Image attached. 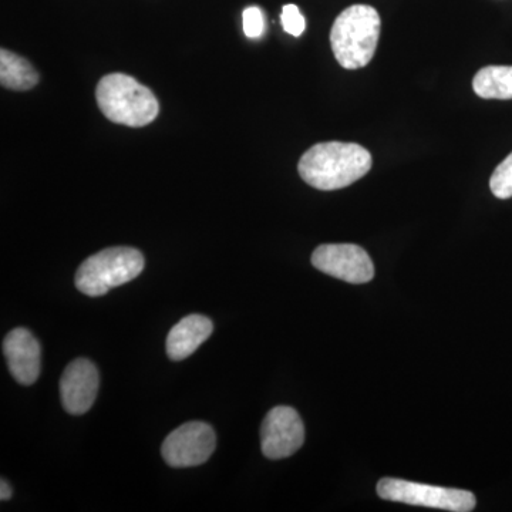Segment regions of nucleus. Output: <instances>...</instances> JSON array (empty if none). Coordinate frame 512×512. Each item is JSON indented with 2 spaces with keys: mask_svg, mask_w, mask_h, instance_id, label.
<instances>
[{
  "mask_svg": "<svg viewBox=\"0 0 512 512\" xmlns=\"http://www.w3.org/2000/svg\"><path fill=\"white\" fill-rule=\"evenodd\" d=\"M281 22L282 28H284L288 35L299 37L305 32V18H303L298 6L292 5V3L282 8Z\"/></svg>",
  "mask_w": 512,
  "mask_h": 512,
  "instance_id": "obj_15",
  "label": "nucleus"
},
{
  "mask_svg": "<svg viewBox=\"0 0 512 512\" xmlns=\"http://www.w3.org/2000/svg\"><path fill=\"white\" fill-rule=\"evenodd\" d=\"M10 497H12V488L5 480H2V483H0V500L8 501Z\"/></svg>",
  "mask_w": 512,
  "mask_h": 512,
  "instance_id": "obj_17",
  "label": "nucleus"
},
{
  "mask_svg": "<svg viewBox=\"0 0 512 512\" xmlns=\"http://www.w3.org/2000/svg\"><path fill=\"white\" fill-rule=\"evenodd\" d=\"M0 83L13 92H28L39 83L35 67L9 50H0Z\"/></svg>",
  "mask_w": 512,
  "mask_h": 512,
  "instance_id": "obj_12",
  "label": "nucleus"
},
{
  "mask_svg": "<svg viewBox=\"0 0 512 512\" xmlns=\"http://www.w3.org/2000/svg\"><path fill=\"white\" fill-rule=\"evenodd\" d=\"M217 447V437L210 424L191 421L174 430L164 440L163 458L175 468L195 467L204 464Z\"/></svg>",
  "mask_w": 512,
  "mask_h": 512,
  "instance_id": "obj_6",
  "label": "nucleus"
},
{
  "mask_svg": "<svg viewBox=\"0 0 512 512\" xmlns=\"http://www.w3.org/2000/svg\"><path fill=\"white\" fill-rule=\"evenodd\" d=\"M144 269V256L136 248H107L87 258L76 274V286L84 295H106L133 281Z\"/></svg>",
  "mask_w": 512,
  "mask_h": 512,
  "instance_id": "obj_4",
  "label": "nucleus"
},
{
  "mask_svg": "<svg viewBox=\"0 0 512 512\" xmlns=\"http://www.w3.org/2000/svg\"><path fill=\"white\" fill-rule=\"evenodd\" d=\"M305 443V427L292 407L278 406L266 414L261 427V447L271 460L291 457Z\"/></svg>",
  "mask_w": 512,
  "mask_h": 512,
  "instance_id": "obj_8",
  "label": "nucleus"
},
{
  "mask_svg": "<svg viewBox=\"0 0 512 512\" xmlns=\"http://www.w3.org/2000/svg\"><path fill=\"white\" fill-rule=\"evenodd\" d=\"M99 392V372L89 359L73 360L60 379V397L64 410L80 416L92 409Z\"/></svg>",
  "mask_w": 512,
  "mask_h": 512,
  "instance_id": "obj_9",
  "label": "nucleus"
},
{
  "mask_svg": "<svg viewBox=\"0 0 512 512\" xmlns=\"http://www.w3.org/2000/svg\"><path fill=\"white\" fill-rule=\"evenodd\" d=\"M96 100L104 116L127 127H144L160 113L157 97L144 84L123 73H111L97 84Z\"/></svg>",
  "mask_w": 512,
  "mask_h": 512,
  "instance_id": "obj_3",
  "label": "nucleus"
},
{
  "mask_svg": "<svg viewBox=\"0 0 512 512\" xmlns=\"http://www.w3.org/2000/svg\"><path fill=\"white\" fill-rule=\"evenodd\" d=\"M242 20H244V33L249 39H258L264 35L265 19L261 9L249 6L244 10Z\"/></svg>",
  "mask_w": 512,
  "mask_h": 512,
  "instance_id": "obj_16",
  "label": "nucleus"
},
{
  "mask_svg": "<svg viewBox=\"0 0 512 512\" xmlns=\"http://www.w3.org/2000/svg\"><path fill=\"white\" fill-rule=\"evenodd\" d=\"M214 325L207 316L190 315L181 319L168 333L167 353L171 360L190 357L210 338Z\"/></svg>",
  "mask_w": 512,
  "mask_h": 512,
  "instance_id": "obj_11",
  "label": "nucleus"
},
{
  "mask_svg": "<svg viewBox=\"0 0 512 512\" xmlns=\"http://www.w3.org/2000/svg\"><path fill=\"white\" fill-rule=\"evenodd\" d=\"M372 154L356 143L329 141L309 148L298 164L306 184L320 191H335L355 184L369 173Z\"/></svg>",
  "mask_w": 512,
  "mask_h": 512,
  "instance_id": "obj_1",
  "label": "nucleus"
},
{
  "mask_svg": "<svg viewBox=\"0 0 512 512\" xmlns=\"http://www.w3.org/2000/svg\"><path fill=\"white\" fill-rule=\"evenodd\" d=\"M473 89L487 100H512V66H487L476 74Z\"/></svg>",
  "mask_w": 512,
  "mask_h": 512,
  "instance_id": "obj_13",
  "label": "nucleus"
},
{
  "mask_svg": "<svg viewBox=\"0 0 512 512\" xmlns=\"http://www.w3.org/2000/svg\"><path fill=\"white\" fill-rule=\"evenodd\" d=\"M382 20L375 8L353 5L343 10L330 30L333 55L343 69L366 67L375 57Z\"/></svg>",
  "mask_w": 512,
  "mask_h": 512,
  "instance_id": "obj_2",
  "label": "nucleus"
},
{
  "mask_svg": "<svg viewBox=\"0 0 512 512\" xmlns=\"http://www.w3.org/2000/svg\"><path fill=\"white\" fill-rule=\"evenodd\" d=\"M3 353L10 373L23 386H30L40 375V345L28 329L18 328L3 340Z\"/></svg>",
  "mask_w": 512,
  "mask_h": 512,
  "instance_id": "obj_10",
  "label": "nucleus"
},
{
  "mask_svg": "<svg viewBox=\"0 0 512 512\" xmlns=\"http://www.w3.org/2000/svg\"><path fill=\"white\" fill-rule=\"evenodd\" d=\"M491 192L500 200L512 197V153L495 168L490 180Z\"/></svg>",
  "mask_w": 512,
  "mask_h": 512,
  "instance_id": "obj_14",
  "label": "nucleus"
},
{
  "mask_svg": "<svg viewBox=\"0 0 512 512\" xmlns=\"http://www.w3.org/2000/svg\"><path fill=\"white\" fill-rule=\"evenodd\" d=\"M380 498L394 503L417 505V507L437 508L453 512H470L476 508V495L456 488L436 487L399 480V478H383L377 484Z\"/></svg>",
  "mask_w": 512,
  "mask_h": 512,
  "instance_id": "obj_5",
  "label": "nucleus"
},
{
  "mask_svg": "<svg viewBox=\"0 0 512 512\" xmlns=\"http://www.w3.org/2000/svg\"><path fill=\"white\" fill-rule=\"evenodd\" d=\"M312 265L323 274L349 284H367L375 278V265L359 245H320L312 254Z\"/></svg>",
  "mask_w": 512,
  "mask_h": 512,
  "instance_id": "obj_7",
  "label": "nucleus"
}]
</instances>
